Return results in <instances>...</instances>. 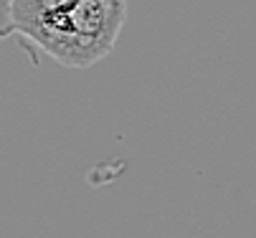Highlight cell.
I'll use <instances>...</instances> for the list:
<instances>
[{
	"label": "cell",
	"instance_id": "1",
	"mask_svg": "<svg viewBox=\"0 0 256 238\" xmlns=\"http://www.w3.org/2000/svg\"><path fill=\"white\" fill-rule=\"evenodd\" d=\"M127 18V0H74L20 36L71 69H89L112 53Z\"/></svg>",
	"mask_w": 256,
	"mask_h": 238
},
{
	"label": "cell",
	"instance_id": "2",
	"mask_svg": "<svg viewBox=\"0 0 256 238\" xmlns=\"http://www.w3.org/2000/svg\"><path fill=\"white\" fill-rule=\"evenodd\" d=\"M74 0H13L10 3V28L13 33H23L38 20L64 10Z\"/></svg>",
	"mask_w": 256,
	"mask_h": 238
},
{
	"label": "cell",
	"instance_id": "3",
	"mask_svg": "<svg viewBox=\"0 0 256 238\" xmlns=\"http://www.w3.org/2000/svg\"><path fill=\"white\" fill-rule=\"evenodd\" d=\"M10 3L13 0H0V41L13 33V28H10Z\"/></svg>",
	"mask_w": 256,
	"mask_h": 238
}]
</instances>
